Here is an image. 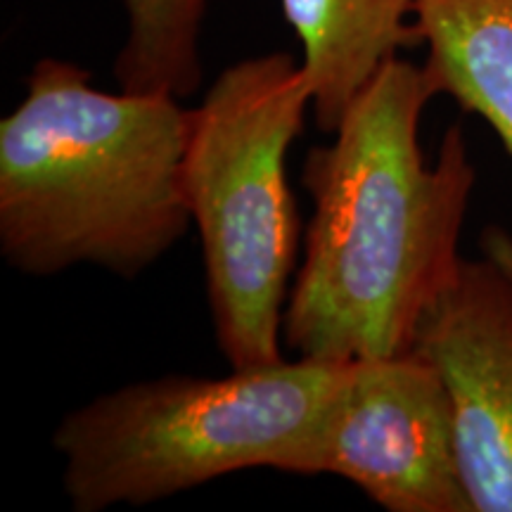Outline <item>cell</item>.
<instances>
[{"mask_svg": "<svg viewBox=\"0 0 512 512\" xmlns=\"http://www.w3.org/2000/svg\"><path fill=\"white\" fill-rule=\"evenodd\" d=\"M437 95L422 64L396 55L351 100L332 143L306 155L313 216L283 323L297 358L413 349L422 316L456 280L477 174L458 124L432 164L422 155L420 119Z\"/></svg>", "mask_w": 512, "mask_h": 512, "instance_id": "1", "label": "cell"}, {"mask_svg": "<svg viewBox=\"0 0 512 512\" xmlns=\"http://www.w3.org/2000/svg\"><path fill=\"white\" fill-rule=\"evenodd\" d=\"M192 110L171 93L100 91L43 57L0 121V254L53 278L76 266L138 278L190 228L183 159Z\"/></svg>", "mask_w": 512, "mask_h": 512, "instance_id": "2", "label": "cell"}, {"mask_svg": "<svg viewBox=\"0 0 512 512\" xmlns=\"http://www.w3.org/2000/svg\"><path fill=\"white\" fill-rule=\"evenodd\" d=\"M351 361L294 358L226 377L166 375L100 394L53 434L76 512L150 505L233 472H290Z\"/></svg>", "mask_w": 512, "mask_h": 512, "instance_id": "3", "label": "cell"}, {"mask_svg": "<svg viewBox=\"0 0 512 512\" xmlns=\"http://www.w3.org/2000/svg\"><path fill=\"white\" fill-rule=\"evenodd\" d=\"M309 112V76L287 53L230 64L192 110L183 190L230 370L285 361L280 339L299 249L287 152Z\"/></svg>", "mask_w": 512, "mask_h": 512, "instance_id": "4", "label": "cell"}, {"mask_svg": "<svg viewBox=\"0 0 512 512\" xmlns=\"http://www.w3.org/2000/svg\"><path fill=\"white\" fill-rule=\"evenodd\" d=\"M287 475H335L389 512H472L453 401L418 349L351 361Z\"/></svg>", "mask_w": 512, "mask_h": 512, "instance_id": "5", "label": "cell"}, {"mask_svg": "<svg viewBox=\"0 0 512 512\" xmlns=\"http://www.w3.org/2000/svg\"><path fill=\"white\" fill-rule=\"evenodd\" d=\"M413 349L444 377L472 512H512V278L467 261L420 320Z\"/></svg>", "mask_w": 512, "mask_h": 512, "instance_id": "6", "label": "cell"}, {"mask_svg": "<svg viewBox=\"0 0 512 512\" xmlns=\"http://www.w3.org/2000/svg\"><path fill=\"white\" fill-rule=\"evenodd\" d=\"M302 46L311 114L332 133L351 100L403 46H418L415 0H280Z\"/></svg>", "mask_w": 512, "mask_h": 512, "instance_id": "7", "label": "cell"}, {"mask_svg": "<svg viewBox=\"0 0 512 512\" xmlns=\"http://www.w3.org/2000/svg\"><path fill=\"white\" fill-rule=\"evenodd\" d=\"M413 31L437 93L486 119L512 155V0H415Z\"/></svg>", "mask_w": 512, "mask_h": 512, "instance_id": "8", "label": "cell"}, {"mask_svg": "<svg viewBox=\"0 0 512 512\" xmlns=\"http://www.w3.org/2000/svg\"><path fill=\"white\" fill-rule=\"evenodd\" d=\"M126 34L114 79L128 93L190 98L202 86V27L207 0H121Z\"/></svg>", "mask_w": 512, "mask_h": 512, "instance_id": "9", "label": "cell"}, {"mask_svg": "<svg viewBox=\"0 0 512 512\" xmlns=\"http://www.w3.org/2000/svg\"><path fill=\"white\" fill-rule=\"evenodd\" d=\"M482 252L486 259H491L501 271L512 278V233L505 228L491 226L482 233Z\"/></svg>", "mask_w": 512, "mask_h": 512, "instance_id": "10", "label": "cell"}]
</instances>
